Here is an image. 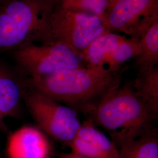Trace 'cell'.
<instances>
[{
    "label": "cell",
    "instance_id": "cell-10",
    "mask_svg": "<svg viewBox=\"0 0 158 158\" xmlns=\"http://www.w3.org/2000/svg\"><path fill=\"white\" fill-rule=\"evenodd\" d=\"M23 74L0 60V111L6 117H16L20 109L23 89Z\"/></svg>",
    "mask_w": 158,
    "mask_h": 158
},
{
    "label": "cell",
    "instance_id": "cell-12",
    "mask_svg": "<svg viewBox=\"0 0 158 158\" xmlns=\"http://www.w3.org/2000/svg\"><path fill=\"white\" fill-rule=\"evenodd\" d=\"M141 52L135 58V66L139 74L158 66V21L149 27L139 40Z\"/></svg>",
    "mask_w": 158,
    "mask_h": 158
},
{
    "label": "cell",
    "instance_id": "cell-16",
    "mask_svg": "<svg viewBox=\"0 0 158 158\" xmlns=\"http://www.w3.org/2000/svg\"><path fill=\"white\" fill-rule=\"evenodd\" d=\"M55 6L63 9L94 14L104 19L115 0H54Z\"/></svg>",
    "mask_w": 158,
    "mask_h": 158
},
{
    "label": "cell",
    "instance_id": "cell-8",
    "mask_svg": "<svg viewBox=\"0 0 158 158\" xmlns=\"http://www.w3.org/2000/svg\"><path fill=\"white\" fill-rule=\"evenodd\" d=\"M50 151V142L45 134L30 125L10 134L6 146L8 158H49Z\"/></svg>",
    "mask_w": 158,
    "mask_h": 158
},
{
    "label": "cell",
    "instance_id": "cell-19",
    "mask_svg": "<svg viewBox=\"0 0 158 158\" xmlns=\"http://www.w3.org/2000/svg\"></svg>",
    "mask_w": 158,
    "mask_h": 158
},
{
    "label": "cell",
    "instance_id": "cell-18",
    "mask_svg": "<svg viewBox=\"0 0 158 158\" xmlns=\"http://www.w3.org/2000/svg\"><path fill=\"white\" fill-rule=\"evenodd\" d=\"M6 116L0 111V129H4L6 128L4 124V118Z\"/></svg>",
    "mask_w": 158,
    "mask_h": 158
},
{
    "label": "cell",
    "instance_id": "cell-6",
    "mask_svg": "<svg viewBox=\"0 0 158 158\" xmlns=\"http://www.w3.org/2000/svg\"><path fill=\"white\" fill-rule=\"evenodd\" d=\"M23 99L40 130L69 145L81 125L77 112L30 87L23 90Z\"/></svg>",
    "mask_w": 158,
    "mask_h": 158
},
{
    "label": "cell",
    "instance_id": "cell-13",
    "mask_svg": "<svg viewBox=\"0 0 158 158\" xmlns=\"http://www.w3.org/2000/svg\"><path fill=\"white\" fill-rule=\"evenodd\" d=\"M153 114L158 118V67L139 73L131 85Z\"/></svg>",
    "mask_w": 158,
    "mask_h": 158
},
{
    "label": "cell",
    "instance_id": "cell-5",
    "mask_svg": "<svg viewBox=\"0 0 158 158\" xmlns=\"http://www.w3.org/2000/svg\"><path fill=\"white\" fill-rule=\"evenodd\" d=\"M12 52L16 66L28 77H41L87 66L81 57L60 43L29 44Z\"/></svg>",
    "mask_w": 158,
    "mask_h": 158
},
{
    "label": "cell",
    "instance_id": "cell-9",
    "mask_svg": "<svg viewBox=\"0 0 158 158\" xmlns=\"http://www.w3.org/2000/svg\"><path fill=\"white\" fill-rule=\"evenodd\" d=\"M72 152L90 158H119L118 148L90 122L81 124L69 144Z\"/></svg>",
    "mask_w": 158,
    "mask_h": 158
},
{
    "label": "cell",
    "instance_id": "cell-3",
    "mask_svg": "<svg viewBox=\"0 0 158 158\" xmlns=\"http://www.w3.org/2000/svg\"><path fill=\"white\" fill-rule=\"evenodd\" d=\"M91 113L118 148L153 131L152 123L157 118L131 85L119 86L110 92Z\"/></svg>",
    "mask_w": 158,
    "mask_h": 158
},
{
    "label": "cell",
    "instance_id": "cell-15",
    "mask_svg": "<svg viewBox=\"0 0 158 158\" xmlns=\"http://www.w3.org/2000/svg\"><path fill=\"white\" fill-rule=\"evenodd\" d=\"M141 52L139 40L127 38L117 46L108 57L104 67L111 72H118L121 66L131 59H135Z\"/></svg>",
    "mask_w": 158,
    "mask_h": 158
},
{
    "label": "cell",
    "instance_id": "cell-14",
    "mask_svg": "<svg viewBox=\"0 0 158 158\" xmlns=\"http://www.w3.org/2000/svg\"><path fill=\"white\" fill-rule=\"evenodd\" d=\"M119 158H158V139L152 131L118 148Z\"/></svg>",
    "mask_w": 158,
    "mask_h": 158
},
{
    "label": "cell",
    "instance_id": "cell-4",
    "mask_svg": "<svg viewBox=\"0 0 158 158\" xmlns=\"http://www.w3.org/2000/svg\"><path fill=\"white\" fill-rule=\"evenodd\" d=\"M109 32L102 17L55 6L51 18V42L66 46L80 57L94 40Z\"/></svg>",
    "mask_w": 158,
    "mask_h": 158
},
{
    "label": "cell",
    "instance_id": "cell-11",
    "mask_svg": "<svg viewBox=\"0 0 158 158\" xmlns=\"http://www.w3.org/2000/svg\"><path fill=\"white\" fill-rule=\"evenodd\" d=\"M127 37L109 32L94 40L82 53L81 57L87 66H103L114 48Z\"/></svg>",
    "mask_w": 158,
    "mask_h": 158
},
{
    "label": "cell",
    "instance_id": "cell-7",
    "mask_svg": "<svg viewBox=\"0 0 158 158\" xmlns=\"http://www.w3.org/2000/svg\"><path fill=\"white\" fill-rule=\"evenodd\" d=\"M104 19L110 32L140 40L158 21V0H115Z\"/></svg>",
    "mask_w": 158,
    "mask_h": 158
},
{
    "label": "cell",
    "instance_id": "cell-17",
    "mask_svg": "<svg viewBox=\"0 0 158 158\" xmlns=\"http://www.w3.org/2000/svg\"><path fill=\"white\" fill-rule=\"evenodd\" d=\"M61 158H90L88 157L83 156L81 155H80L78 154H76L75 153L71 152L67 153H63L61 155Z\"/></svg>",
    "mask_w": 158,
    "mask_h": 158
},
{
    "label": "cell",
    "instance_id": "cell-2",
    "mask_svg": "<svg viewBox=\"0 0 158 158\" xmlns=\"http://www.w3.org/2000/svg\"><path fill=\"white\" fill-rule=\"evenodd\" d=\"M54 0H0V53L51 42Z\"/></svg>",
    "mask_w": 158,
    "mask_h": 158
},
{
    "label": "cell",
    "instance_id": "cell-1",
    "mask_svg": "<svg viewBox=\"0 0 158 158\" xmlns=\"http://www.w3.org/2000/svg\"><path fill=\"white\" fill-rule=\"evenodd\" d=\"M103 66L70 69L41 77H28L30 88L76 110L92 112L110 92L120 85V78Z\"/></svg>",
    "mask_w": 158,
    "mask_h": 158
}]
</instances>
